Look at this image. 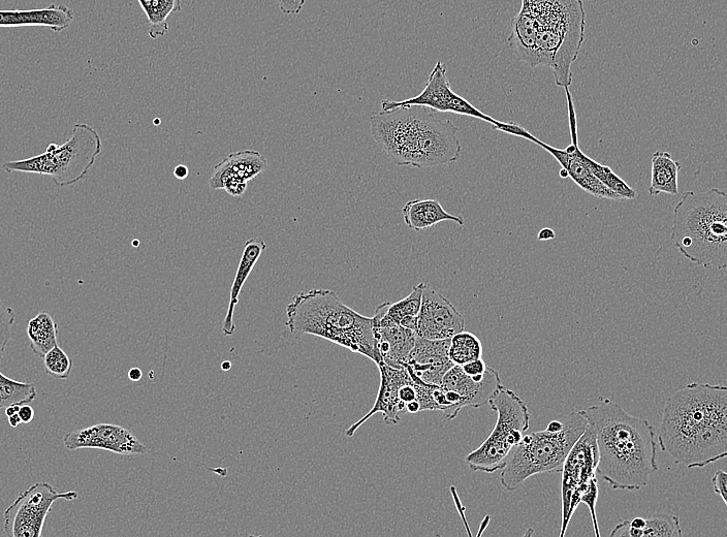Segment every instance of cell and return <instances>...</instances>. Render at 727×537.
<instances>
[{
  "label": "cell",
  "mask_w": 727,
  "mask_h": 537,
  "mask_svg": "<svg viewBox=\"0 0 727 537\" xmlns=\"http://www.w3.org/2000/svg\"><path fill=\"white\" fill-rule=\"evenodd\" d=\"M583 0H522L512 20L509 45L531 69H552L555 83L573 84L572 67L585 40Z\"/></svg>",
  "instance_id": "6da1fadb"
},
{
  "label": "cell",
  "mask_w": 727,
  "mask_h": 537,
  "mask_svg": "<svg viewBox=\"0 0 727 537\" xmlns=\"http://www.w3.org/2000/svg\"><path fill=\"white\" fill-rule=\"evenodd\" d=\"M661 450L687 468L727 455V388L691 384L670 396L658 433Z\"/></svg>",
  "instance_id": "7a4b0ae2"
},
{
  "label": "cell",
  "mask_w": 727,
  "mask_h": 537,
  "mask_svg": "<svg viewBox=\"0 0 727 537\" xmlns=\"http://www.w3.org/2000/svg\"><path fill=\"white\" fill-rule=\"evenodd\" d=\"M585 414L597 442L596 473L614 490L646 487L658 469L656 432L650 422L610 399L590 406Z\"/></svg>",
  "instance_id": "3957f363"
},
{
  "label": "cell",
  "mask_w": 727,
  "mask_h": 537,
  "mask_svg": "<svg viewBox=\"0 0 727 537\" xmlns=\"http://www.w3.org/2000/svg\"><path fill=\"white\" fill-rule=\"evenodd\" d=\"M370 122L373 139L397 166L426 169L459 160L458 126L439 118L429 108L410 106L382 111Z\"/></svg>",
  "instance_id": "277c9868"
},
{
  "label": "cell",
  "mask_w": 727,
  "mask_h": 537,
  "mask_svg": "<svg viewBox=\"0 0 727 537\" xmlns=\"http://www.w3.org/2000/svg\"><path fill=\"white\" fill-rule=\"evenodd\" d=\"M286 326L293 334L331 341L376 365L382 364L373 335L372 319L345 305L330 290H311L294 297L287 307Z\"/></svg>",
  "instance_id": "5b68a950"
},
{
  "label": "cell",
  "mask_w": 727,
  "mask_h": 537,
  "mask_svg": "<svg viewBox=\"0 0 727 537\" xmlns=\"http://www.w3.org/2000/svg\"><path fill=\"white\" fill-rule=\"evenodd\" d=\"M671 240L691 263L727 267V196L718 188L686 192L674 209Z\"/></svg>",
  "instance_id": "8992f818"
},
{
  "label": "cell",
  "mask_w": 727,
  "mask_h": 537,
  "mask_svg": "<svg viewBox=\"0 0 727 537\" xmlns=\"http://www.w3.org/2000/svg\"><path fill=\"white\" fill-rule=\"evenodd\" d=\"M562 422L560 431L546 429L523 435L501 469L500 483L505 490L517 491L536 475L561 471L568 453L585 432L588 420L585 410H580L567 415Z\"/></svg>",
  "instance_id": "52a82bcc"
},
{
  "label": "cell",
  "mask_w": 727,
  "mask_h": 537,
  "mask_svg": "<svg viewBox=\"0 0 727 537\" xmlns=\"http://www.w3.org/2000/svg\"><path fill=\"white\" fill-rule=\"evenodd\" d=\"M100 134L85 123H76L72 137L63 145L50 144L46 151L30 159L5 163L9 173L50 176L59 186H70L82 180L102 152Z\"/></svg>",
  "instance_id": "ba28073f"
},
{
  "label": "cell",
  "mask_w": 727,
  "mask_h": 537,
  "mask_svg": "<svg viewBox=\"0 0 727 537\" xmlns=\"http://www.w3.org/2000/svg\"><path fill=\"white\" fill-rule=\"evenodd\" d=\"M488 404L497 414L496 425L483 444L466 456L465 462L473 471L494 473L504 467L511 451L529 429L530 415L526 403L503 386Z\"/></svg>",
  "instance_id": "9c48e42d"
},
{
  "label": "cell",
  "mask_w": 727,
  "mask_h": 537,
  "mask_svg": "<svg viewBox=\"0 0 727 537\" xmlns=\"http://www.w3.org/2000/svg\"><path fill=\"white\" fill-rule=\"evenodd\" d=\"M568 121H570L572 144L564 150L552 147L543 141L531 137L529 142L541 146L555 157V160L566 170L571 178L586 193L599 199L623 201L619 195L627 192L628 184L610 167L599 164L587 156L579 147L578 123L570 87H566Z\"/></svg>",
  "instance_id": "30bf717a"
},
{
  "label": "cell",
  "mask_w": 727,
  "mask_h": 537,
  "mask_svg": "<svg viewBox=\"0 0 727 537\" xmlns=\"http://www.w3.org/2000/svg\"><path fill=\"white\" fill-rule=\"evenodd\" d=\"M410 106H421L442 113H454L477 118L490 123L493 130L511 136L515 135L518 128V123L498 121L459 96L451 87L446 63L441 61H437L425 88L419 96L400 102L384 101L382 111L387 112Z\"/></svg>",
  "instance_id": "8fae6325"
},
{
  "label": "cell",
  "mask_w": 727,
  "mask_h": 537,
  "mask_svg": "<svg viewBox=\"0 0 727 537\" xmlns=\"http://www.w3.org/2000/svg\"><path fill=\"white\" fill-rule=\"evenodd\" d=\"M78 493L57 492L49 483L40 482L23 491L4 514V530L10 537H40L45 521L57 500L74 501Z\"/></svg>",
  "instance_id": "7c38bea8"
},
{
  "label": "cell",
  "mask_w": 727,
  "mask_h": 537,
  "mask_svg": "<svg viewBox=\"0 0 727 537\" xmlns=\"http://www.w3.org/2000/svg\"><path fill=\"white\" fill-rule=\"evenodd\" d=\"M599 460L596 437L587 425L585 432L568 453L561 469V531L560 537L566 533L572 518L570 505L576 489L587 484L596 477Z\"/></svg>",
  "instance_id": "4fadbf2b"
},
{
  "label": "cell",
  "mask_w": 727,
  "mask_h": 537,
  "mask_svg": "<svg viewBox=\"0 0 727 537\" xmlns=\"http://www.w3.org/2000/svg\"><path fill=\"white\" fill-rule=\"evenodd\" d=\"M63 445L71 451L98 449L126 456L148 453L147 447L128 429L104 423L67 434Z\"/></svg>",
  "instance_id": "5bb4252c"
},
{
  "label": "cell",
  "mask_w": 727,
  "mask_h": 537,
  "mask_svg": "<svg viewBox=\"0 0 727 537\" xmlns=\"http://www.w3.org/2000/svg\"><path fill=\"white\" fill-rule=\"evenodd\" d=\"M465 331V321L444 296L425 286L418 317V336L431 340L452 339Z\"/></svg>",
  "instance_id": "9a60e30c"
},
{
  "label": "cell",
  "mask_w": 727,
  "mask_h": 537,
  "mask_svg": "<svg viewBox=\"0 0 727 537\" xmlns=\"http://www.w3.org/2000/svg\"><path fill=\"white\" fill-rule=\"evenodd\" d=\"M268 169L266 157L257 150H243L231 153L215 166L209 179L212 189H224L233 197H242L247 182Z\"/></svg>",
  "instance_id": "2e32d148"
},
{
  "label": "cell",
  "mask_w": 727,
  "mask_h": 537,
  "mask_svg": "<svg viewBox=\"0 0 727 537\" xmlns=\"http://www.w3.org/2000/svg\"><path fill=\"white\" fill-rule=\"evenodd\" d=\"M451 339L431 340L417 337L404 368L412 378L427 385L440 386L442 378L454 366L450 355Z\"/></svg>",
  "instance_id": "e0dca14e"
},
{
  "label": "cell",
  "mask_w": 727,
  "mask_h": 537,
  "mask_svg": "<svg viewBox=\"0 0 727 537\" xmlns=\"http://www.w3.org/2000/svg\"><path fill=\"white\" fill-rule=\"evenodd\" d=\"M381 371V387L370 412L346 430L345 435L354 437L359 428L374 415L382 414L384 422L396 426L401 422L400 414L405 413V406L399 399V389L412 381L405 368L397 369L385 363L377 365Z\"/></svg>",
  "instance_id": "ac0fdd59"
},
{
  "label": "cell",
  "mask_w": 727,
  "mask_h": 537,
  "mask_svg": "<svg viewBox=\"0 0 727 537\" xmlns=\"http://www.w3.org/2000/svg\"><path fill=\"white\" fill-rule=\"evenodd\" d=\"M440 387L457 393L463 408H479L488 404L502 385L498 371L491 367L483 374L468 375L461 366L454 365L442 378Z\"/></svg>",
  "instance_id": "d6986e66"
},
{
  "label": "cell",
  "mask_w": 727,
  "mask_h": 537,
  "mask_svg": "<svg viewBox=\"0 0 727 537\" xmlns=\"http://www.w3.org/2000/svg\"><path fill=\"white\" fill-rule=\"evenodd\" d=\"M73 21V10L63 5L29 11H0V27L42 26L59 34L69 28Z\"/></svg>",
  "instance_id": "ffe728a7"
},
{
  "label": "cell",
  "mask_w": 727,
  "mask_h": 537,
  "mask_svg": "<svg viewBox=\"0 0 727 537\" xmlns=\"http://www.w3.org/2000/svg\"><path fill=\"white\" fill-rule=\"evenodd\" d=\"M373 335L383 362L393 368H404L410 352L414 349L418 334L413 330L394 325L375 327Z\"/></svg>",
  "instance_id": "44dd1931"
},
{
  "label": "cell",
  "mask_w": 727,
  "mask_h": 537,
  "mask_svg": "<svg viewBox=\"0 0 727 537\" xmlns=\"http://www.w3.org/2000/svg\"><path fill=\"white\" fill-rule=\"evenodd\" d=\"M267 249V244L261 238H252L245 243L243 255L241 257L236 276L234 278L231 289L230 304L228 314L224 322L223 331L226 336L234 335L236 326L234 324V312L239 303V297L244 284L252 270L260 260L263 252Z\"/></svg>",
  "instance_id": "7402d4cb"
},
{
  "label": "cell",
  "mask_w": 727,
  "mask_h": 537,
  "mask_svg": "<svg viewBox=\"0 0 727 537\" xmlns=\"http://www.w3.org/2000/svg\"><path fill=\"white\" fill-rule=\"evenodd\" d=\"M405 225L413 231H425L442 221H454L464 226L463 217L447 212L436 200H414L407 202L402 209Z\"/></svg>",
  "instance_id": "603a6c76"
},
{
  "label": "cell",
  "mask_w": 727,
  "mask_h": 537,
  "mask_svg": "<svg viewBox=\"0 0 727 537\" xmlns=\"http://www.w3.org/2000/svg\"><path fill=\"white\" fill-rule=\"evenodd\" d=\"M426 284L421 282L413 288L406 298L396 302L378 305L372 319V328L399 325L408 318H418L421 309L423 290Z\"/></svg>",
  "instance_id": "cb8c5ba5"
},
{
  "label": "cell",
  "mask_w": 727,
  "mask_h": 537,
  "mask_svg": "<svg viewBox=\"0 0 727 537\" xmlns=\"http://www.w3.org/2000/svg\"><path fill=\"white\" fill-rule=\"evenodd\" d=\"M681 168V163L675 161L670 152L656 151L652 155L650 196L655 198L660 194L678 195Z\"/></svg>",
  "instance_id": "d4e9b609"
},
{
  "label": "cell",
  "mask_w": 727,
  "mask_h": 537,
  "mask_svg": "<svg viewBox=\"0 0 727 537\" xmlns=\"http://www.w3.org/2000/svg\"><path fill=\"white\" fill-rule=\"evenodd\" d=\"M27 335L31 351L42 359L58 345V325L48 312H41L29 321Z\"/></svg>",
  "instance_id": "484cf974"
},
{
  "label": "cell",
  "mask_w": 727,
  "mask_h": 537,
  "mask_svg": "<svg viewBox=\"0 0 727 537\" xmlns=\"http://www.w3.org/2000/svg\"><path fill=\"white\" fill-rule=\"evenodd\" d=\"M149 23V36L153 40L165 37L169 31L168 18L181 11V0H138Z\"/></svg>",
  "instance_id": "4316f807"
},
{
  "label": "cell",
  "mask_w": 727,
  "mask_h": 537,
  "mask_svg": "<svg viewBox=\"0 0 727 537\" xmlns=\"http://www.w3.org/2000/svg\"><path fill=\"white\" fill-rule=\"evenodd\" d=\"M449 355L454 365L462 366L483 358V344L476 335L463 331L451 339Z\"/></svg>",
  "instance_id": "83f0119b"
},
{
  "label": "cell",
  "mask_w": 727,
  "mask_h": 537,
  "mask_svg": "<svg viewBox=\"0 0 727 537\" xmlns=\"http://www.w3.org/2000/svg\"><path fill=\"white\" fill-rule=\"evenodd\" d=\"M38 397L34 384L14 381L0 372V409L13 404H29Z\"/></svg>",
  "instance_id": "f1b7e54d"
},
{
  "label": "cell",
  "mask_w": 727,
  "mask_h": 537,
  "mask_svg": "<svg viewBox=\"0 0 727 537\" xmlns=\"http://www.w3.org/2000/svg\"><path fill=\"white\" fill-rule=\"evenodd\" d=\"M680 519L668 514H655L646 519L642 537H681Z\"/></svg>",
  "instance_id": "f546056e"
},
{
  "label": "cell",
  "mask_w": 727,
  "mask_h": 537,
  "mask_svg": "<svg viewBox=\"0 0 727 537\" xmlns=\"http://www.w3.org/2000/svg\"><path fill=\"white\" fill-rule=\"evenodd\" d=\"M43 359L46 372L49 375L61 379V381H66L70 377L73 370V361L59 345L53 347Z\"/></svg>",
  "instance_id": "4dcf8cb0"
},
{
  "label": "cell",
  "mask_w": 727,
  "mask_h": 537,
  "mask_svg": "<svg viewBox=\"0 0 727 537\" xmlns=\"http://www.w3.org/2000/svg\"><path fill=\"white\" fill-rule=\"evenodd\" d=\"M15 323L14 310L0 300V358L6 350Z\"/></svg>",
  "instance_id": "1f68e13d"
},
{
  "label": "cell",
  "mask_w": 727,
  "mask_h": 537,
  "mask_svg": "<svg viewBox=\"0 0 727 537\" xmlns=\"http://www.w3.org/2000/svg\"><path fill=\"white\" fill-rule=\"evenodd\" d=\"M598 499V482L596 477L591 479L586 490L583 492L580 502L585 503L590 511L592 518L594 533L597 537L600 536L599 526L596 516V503Z\"/></svg>",
  "instance_id": "d6a6232c"
},
{
  "label": "cell",
  "mask_w": 727,
  "mask_h": 537,
  "mask_svg": "<svg viewBox=\"0 0 727 537\" xmlns=\"http://www.w3.org/2000/svg\"><path fill=\"white\" fill-rule=\"evenodd\" d=\"M726 483H727V473L725 470H718L713 479L712 484L713 488L716 494H718L725 505H727V491H726Z\"/></svg>",
  "instance_id": "836d02e7"
},
{
  "label": "cell",
  "mask_w": 727,
  "mask_h": 537,
  "mask_svg": "<svg viewBox=\"0 0 727 537\" xmlns=\"http://www.w3.org/2000/svg\"><path fill=\"white\" fill-rule=\"evenodd\" d=\"M280 11L286 15H298L303 10L306 0H277Z\"/></svg>",
  "instance_id": "e575fe53"
},
{
  "label": "cell",
  "mask_w": 727,
  "mask_h": 537,
  "mask_svg": "<svg viewBox=\"0 0 727 537\" xmlns=\"http://www.w3.org/2000/svg\"><path fill=\"white\" fill-rule=\"evenodd\" d=\"M461 367L464 370V372L468 375L483 374L488 368V366L485 363V361L483 360V358L476 360V361H471L469 363H466V364L462 365Z\"/></svg>",
  "instance_id": "d590c367"
},
{
  "label": "cell",
  "mask_w": 727,
  "mask_h": 537,
  "mask_svg": "<svg viewBox=\"0 0 727 537\" xmlns=\"http://www.w3.org/2000/svg\"><path fill=\"white\" fill-rule=\"evenodd\" d=\"M18 416L22 424H29L35 419V409L29 404L20 405Z\"/></svg>",
  "instance_id": "8d00e7d4"
},
{
  "label": "cell",
  "mask_w": 727,
  "mask_h": 537,
  "mask_svg": "<svg viewBox=\"0 0 727 537\" xmlns=\"http://www.w3.org/2000/svg\"><path fill=\"white\" fill-rule=\"evenodd\" d=\"M555 238H556L555 232L549 228L542 229L540 231L539 235H537V239H539V241H549V240H553Z\"/></svg>",
  "instance_id": "74e56055"
},
{
  "label": "cell",
  "mask_w": 727,
  "mask_h": 537,
  "mask_svg": "<svg viewBox=\"0 0 727 537\" xmlns=\"http://www.w3.org/2000/svg\"><path fill=\"white\" fill-rule=\"evenodd\" d=\"M188 174H189V170H188V168H187L186 166H184V165H178V166H177V167H176V168L174 169V176H175V177H176L177 179H179V180H184V179H186V178L188 177Z\"/></svg>",
  "instance_id": "f35d334b"
},
{
  "label": "cell",
  "mask_w": 727,
  "mask_h": 537,
  "mask_svg": "<svg viewBox=\"0 0 727 537\" xmlns=\"http://www.w3.org/2000/svg\"><path fill=\"white\" fill-rule=\"evenodd\" d=\"M143 376V372L139 368H132L129 372V377L132 382H139Z\"/></svg>",
  "instance_id": "ab89813d"
},
{
  "label": "cell",
  "mask_w": 727,
  "mask_h": 537,
  "mask_svg": "<svg viewBox=\"0 0 727 537\" xmlns=\"http://www.w3.org/2000/svg\"><path fill=\"white\" fill-rule=\"evenodd\" d=\"M20 405L13 404L8 407H6V416L9 418L15 414H18Z\"/></svg>",
  "instance_id": "60d3db41"
},
{
  "label": "cell",
  "mask_w": 727,
  "mask_h": 537,
  "mask_svg": "<svg viewBox=\"0 0 727 537\" xmlns=\"http://www.w3.org/2000/svg\"><path fill=\"white\" fill-rule=\"evenodd\" d=\"M9 424L13 428H17L20 424H22L18 414H15V415L9 417Z\"/></svg>",
  "instance_id": "b9f144b4"
},
{
  "label": "cell",
  "mask_w": 727,
  "mask_h": 537,
  "mask_svg": "<svg viewBox=\"0 0 727 537\" xmlns=\"http://www.w3.org/2000/svg\"><path fill=\"white\" fill-rule=\"evenodd\" d=\"M221 369H223L224 371L231 370L232 369V363L229 362V361L224 362L223 364H221Z\"/></svg>",
  "instance_id": "7bdbcfd3"
},
{
  "label": "cell",
  "mask_w": 727,
  "mask_h": 537,
  "mask_svg": "<svg viewBox=\"0 0 727 537\" xmlns=\"http://www.w3.org/2000/svg\"><path fill=\"white\" fill-rule=\"evenodd\" d=\"M559 174H560V177L563 179L568 178L567 172L564 169H561Z\"/></svg>",
  "instance_id": "ee69618b"
}]
</instances>
